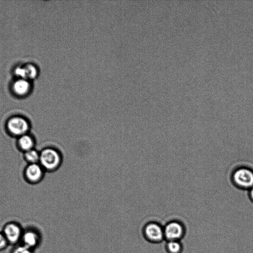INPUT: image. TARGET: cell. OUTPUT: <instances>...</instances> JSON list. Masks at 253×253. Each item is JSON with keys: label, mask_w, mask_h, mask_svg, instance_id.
<instances>
[{"label": "cell", "mask_w": 253, "mask_h": 253, "mask_svg": "<svg viewBox=\"0 0 253 253\" xmlns=\"http://www.w3.org/2000/svg\"><path fill=\"white\" fill-rule=\"evenodd\" d=\"M31 85L28 80L20 79L16 81L13 85L14 92L18 96H25L28 94Z\"/></svg>", "instance_id": "11"}, {"label": "cell", "mask_w": 253, "mask_h": 253, "mask_svg": "<svg viewBox=\"0 0 253 253\" xmlns=\"http://www.w3.org/2000/svg\"><path fill=\"white\" fill-rule=\"evenodd\" d=\"M144 238L152 243H159L165 239L164 228L155 222L146 224L143 229Z\"/></svg>", "instance_id": "7"}, {"label": "cell", "mask_w": 253, "mask_h": 253, "mask_svg": "<svg viewBox=\"0 0 253 253\" xmlns=\"http://www.w3.org/2000/svg\"><path fill=\"white\" fill-rule=\"evenodd\" d=\"M15 72L16 75L20 79H33L36 77L38 74L37 68L31 64H28L24 66L18 67Z\"/></svg>", "instance_id": "10"}, {"label": "cell", "mask_w": 253, "mask_h": 253, "mask_svg": "<svg viewBox=\"0 0 253 253\" xmlns=\"http://www.w3.org/2000/svg\"><path fill=\"white\" fill-rule=\"evenodd\" d=\"M39 164L45 172H54L59 169L63 163L61 151L54 147H48L40 152Z\"/></svg>", "instance_id": "1"}, {"label": "cell", "mask_w": 253, "mask_h": 253, "mask_svg": "<svg viewBox=\"0 0 253 253\" xmlns=\"http://www.w3.org/2000/svg\"><path fill=\"white\" fill-rule=\"evenodd\" d=\"M169 253H181L182 245L179 241H169L166 245Z\"/></svg>", "instance_id": "13"}, {"label": "cell", "mask_w": 253, "mask_h": 253, "mask_svg": "<svg viewBox=\"0 0 253 253\" xmlns=\"http://www.w3.org/2000/svg\"><path fill=\"white\" fill-rule=\"evenodd\" d=\"M42 241L41 231L37 228L31 226L24 229L20 244L35 251L41 245Z\"/></svg>", "instance_id": "5"}, {"label": "cell", "mask_w": 253, "mask_h": 253, "mask_svg": "<svg viewBox=\"0 0 253 253\" xmlns=\"http://www.w3.org/2000/svg\"><path fill=\"white\" fill-rule=\"evenodd\" d=\"M249 197L252 201L253 202V187L249 190Z\"/></svg>", "instance_id": "16"}, {"label": "cell", "mask_w": 253, "mask_h": 253, "mask_svg": "<svg viewBox=\"0 0 253 253\" xmlns=\"http://www.w3.org/2000/svg\"><path fill=\"white\" fill-rule=\"evenodd\" d=\"M45 172L39 163L28 164L24 170V178L28 183L36 185L43 180Z\"/></svg>", "instance_id": "6"}, {"label": "cell", "mask_w": 253, "mask_h": 253, "mask_svg": "<svg viewBox=\"0 0 253 253\" xmlns=\"http://www.w3.org/2000/svg\"><path fill=\"white\" fill-rule=\"evenodd\" d=\"M231 180L238 188L250 190L253 187V171L248 167H239L232 173Z\"/></svg>", "instance_id": "3"}, {"label": "cell", "mask_w": 253, "mask_h": 253, "mask_svg": "<svg viewBox=\"0 0 253 253\" xmlns=\"http://www.w3.org/2000/svg\"><path fill=\"white\" fill-rule=\"evenodd\" d=\"M24 228L17 222L12 221L4 225L1 231L9 245L14 246L20 243Z\"/></svg>", "instance_id": "4"}, {"label": "cell", "mask_w": 253, "mask_h": 253, "mask_svg": "<svg viewBox=\"0 0 253 253\" xmlns=\"http://www.w3.org/2000/svg\"><path fill=\"white\" fill-rule=\"evenodd\" d=\"M5 128L9 136L17 139L29 133L31 124L26 118L21 116H14L7 121Z\"/></svg>", "instance_id": "2"}, {"label": "cell", "mask_w": 253, "mask_h": 253, "mask_svg": "<svg viewBox=\"0 0 253 253\" xmlns=\"http://www.w3.org/2000/svg\"><path fill=\"white\" fill-rule=\"evenodd\" d=\"M164 237L169 241H179L185 234L183 225L177 221L168 223L164 227Z\"/></svg>", "instance_id": "8"}, {"label": "cell", "mask_w": 253, "mask_h": 253, "mask_svg": "<svg viewBox=\"0 0 253 253\" xmlns=\"http://www.w3.org/2000/svg\"><path fill=\"white\" fill-rule=\"evenodd\" d=\"M35 140L30 133L25 134L17 138V147L24 153L35 148Z\"/></svg>", "instance_id": "9"}, {"label": "cell", "mask_w": 253, "mask_h": 253, "mask_svg": "<svg viewBox=\"0 0 253 253\" xmlns=\"http://www.w3.org/2000/svg\"><path fill=\"white\" fill-rule=\"evenodd\" d=\"M25 160L28 164L39 163L40 152L33 148L24 153Z\"/></svg>", "instance_id": "12"}, {"label": "cell", "mask_w": 253, "mask_h": 253, "mask_svg": "<svg viewBox=\"0 0 253 253\" xmlns=\"http://www.w3.org/2000/svg\"><path fill=\"white\" fill-rule=\"evenodd\" d=\"M9 244L2 231H0V252L6 249Z\"/></svg>", "instance_id": "15"}, {"label": "cell", "mask_w": 253, "mask_h": 253, "mask_svg": "<svg viewBox=\"0 0 253 253\" xmlns=\"http://www.w3.org/2000/svg\"><path fill=\"white\" fill-rule=\"evenodd\" d=\"M34 251L21 244H19L13 246L10 253H35Z\"/></svg>", "instance_id": "14"}]
</instances>
